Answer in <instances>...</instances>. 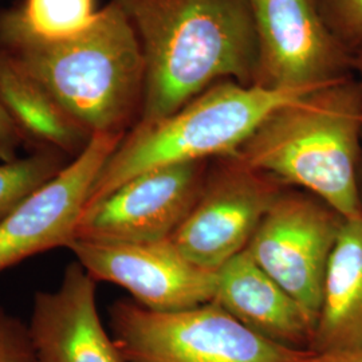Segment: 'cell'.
<instances>
[{
	"label": "cell",
	"instance_id": "5",
	"mask_svg": "<svg viewBox=\"0 0 362 362\" xmlns=\"http://www.w3.org/2000/svg\"><path fill=\"white\" fill-rule=\"evenodd\" d=\"M110 329L127 362H300L310 353L260 336L214 300L155 311L121 299L110 308Z\"/></svg>",
	"mask_w": 362,
	"mask_h": 362
},
{
	"label": "cell",
	"instance_id": "23",
	"mask_svg": "<svg viewBox=\"0 0 362 362\" xmlns=\"http://www.w3.org/2000/svg\"><path fill=\"white\" fill-rule=\"evenodd\" d=\"M358 191H360V199H361V207H362V143H361V157H360V168H358Z\"/></svg>",
	"mask_w": 362,
	"mask_h": 362
},
{
	"label": "cell",
	"instance_id": "12",
	"mask_svg": "<svg viewBox=\"0 0 362 362\" xmlns=\"http://www.w3.org/2000/svg\"><path fill=\"white\" fill-rule=\"evenodd\" d=\"M37 362H127L105 330L97 281L78 262L52 291H38L27 325Z\"/></svg>",
	"mask_w": 362,
	"mask_h": 362
},
{
	"label": "cell",
	"instance_id": "20",
	"mask_svg": "<svg viewBox=\"0 0 362 362\" xmlns=\"http://www.w3.org/2000/svg\"><path fill=\"white\" fill-rule=\"evenodd\" d=\"M23 145L22 134L0 106V161H11L19 157L18 152Z\"/></svg>",
	"mask_w": 362,
	"mask_h": 362
},
{
	"label": "cell",
	"instance_id": "4",
	"mask_svg": "<svg viewBox=\"0 0 362 362\" xmlns=\"http://www.w3.org/2000/svg\"><path fill=\"white\" fill-rule=\"evenodd\" d=\"M311 91L267 89L226 79L170 116L136 124L106 161L86 207L146 170L233 157L272 112Z\"/></svg>",
	"mask_w": 362,
	"mask_h": 362
},
{
	"label": "cell",
	"instance_id": "9",
	"mask_svg": "<svg viewBox=\"0 0 362 362\" xmlns=\"http://www.w3.org/2000/svg\"><path fill=\"white\" fill-rule=\"evenodd\" d=\"M206 179V161L146 170L85 208L76 239L109 243L170 239L192 211Z\"/></svg>",
	"mask_w": 362,
	"mask_h": 362
},
{
	"label": "cell",
	"instance_id": "14",
	"mask_svg": "<svg viewBox=\"0 0 362 362\" xmlns=\"http://www.w3.org/2000/svg\"><path fill=\"white\" fill-rule=\"evenodd\" d=\"M0 106L33 151H54L73 160L93 137L1 47Z\"/></svg>",
	"mask_w": 362,
	"mask_h": 362
},
{
	"label": "cell",
	"instance_id": "15",
	"mask_svg": "<svg viewBox=\"0 0 362 362\" xmlns=\"http://www.w3.org/2000/svg\"><path fill=\"white\" fill-rule=\"evenodd\" d=\"M362 349V218L345 219L325 275L311 351Z\"/></svg>",
	"mask_w": 362,
	"mask_h": 362
},
{
	"label": "cell",
	"instance_id": "22",
	"mask_svg": "<svg viewBox=\"0 0 362 362\" xmlns=\"http://www.w3.org/2000/svg\"><path fill=\"white\" fill-rule=\"evenodd\" d=\"M353 74L362 85V46L353 52Z\"/></svg>",
	"mask_w": 362,
	"mask_h": 362
},
{
	"label": "cell",
	"instance_id": "11",
	"mask_svg": "<svg viewBox=\"0 0 362 362\" xmlns=\"http://www.w3.org/2000/svg\"><path fill=\"white\" fill-rule=\"evenodd\" d=\"M124 137L93 134L82 153L0 221V272L45 251L69 247L94 182Z\"/></svg>",
	"mask_w": 362,
	"mask_h": 362
},
{
	"label": "cell",
	"instance_id": "6",
	"mask_svg": "<svg viewBox=\"0 0 362 362\" xmlns=\"http://www.w3.org/2000/svg\"><path fill=\"white\" fill-rule=\"evenodd\" d=\"M345 218L309 192H281L247 252L318 322L325 275ZM313 341V339H311Z\"/></svg>",
	"mask_w": 362,
	"mask_h": 362
},
{
	"label": "cell",
	"instance_id": "13",
	"mask_svg": "<svg viewBox=\"0 0 362 362\" xmlns=\"http://www.w3.org/2000/svg\"><path fill=\"white\" fill-rule=\"evenodd\" d=\"M214 302L260 336L288 348L310 350L314 327L306 313L247 251L216 272Z\"/></svg>",
	"mask_w": 362,
	"mask_h": 362
},
{
	"label": "cell",
	"instance_id": "21",
	"mask_svg": "<svg viewBox=\"0 0 362 362\" xmlns=\"http://www.w3.org/2000/svg\"><path fill=\"white\" fill-rule=\"evenodd\" d=\"M300 362H362V349L311 351Z\"/></svg>",
	"mask_w": 362,
	"mask_h": 362
},
{
	"label": "cell",
	"instance_id": "3",
	"mask_svg": "<svg viewBox=\"0 0 362 362\" xmlns=\"http://www.w3.org/2000/svg\"><path fill=\"white\" fill-rule=\"evenodd\" d=\"M361 143L362 85L353 74L272 112L233 157L358 219Z\"/></svg>",
	"mask_w": 362,
	"mask_h": 362
},
{
	"label": "cell",
	"instance_id": "8",
	"mask_svg": "<svg viewBox=\"0 0 362 362\" xmlns=\"http://www.w3.org/2000/svg\"><path fill=\"white\" fill-rule=\"evenodd\" d=\"M221 160L170 238L192 263L214 272L246 251L259 223L282 192L279 181L248 168L236 157Z\"/></svg>",
	"mask_w": 362,
	"mask_h": 362
},
{
	"label": "cell",
	"instance_id": "17",
	"mask_svg": "<svg viewBox=\"0 0 362 362\" xmlns=\"http://www.w3.org/2000/svg\"><path fill=\"white\" fill-rule=\"evenodd\" d=\"M69 157L54 151H33L11 161H0V221L25 199L65 168Z\"/></svg>",
	"mask_w": 362,
	"mask_h": 362
},
{
	"label": "cell",
	"instance_id": "16",
	"mask_svg": "<svg viewBox=\"0 0 362 362\" xmlns=\"http://www.w3.org/2000/svg\"><path fill=\"white\" fill-rule=\"evenodd\" d=\"M16 23L42 40L76 37L94 22L97 0H25L8 10Z\"/></svg>",
	"mask_w": 362,
	"mask_h": 362
},
{
	"label": "cell",
	"instance_id": "7",
	"mask_svg": "<svg viewBox=\"0 0 362 362\" xmlns=\"http://www.w3.org/2000/svg\"><path fill=\"white\" fill-rule=\"evenodd\" d=\"M258 39L255 85L315 90L353 76V52L326 23L317 0H248Z\"/></svg>",
	"mask_w": 362,
	"mask_h": 362
},
{
	"label": "cell",
	"instance_id": "10",
	"mask_svg": "<svg viewBox=\"0 0 362 362\" xmlns=\"http://www.w3.org/2000/svg\"><path fill=\"white\" fill-rule=\"evenodd\" d=\"M67 248L97 282L125 288L149 310H185L215 299L216 272L196 266L170 239L143 243L74 239Z\"/></svg>",
	"mask_w": 362,
	"mask_h": 362
},
{
	"label": "cell",
	"instance_id": "1",
	"mask_svg": "<svg viewBox=\"0 0 362 362\" xmlns=\"http://www.w3.org/2000/svg\"><path fill=\"white\" fill-rule=\"evenodd\" d=\"M143 47L141 117L151 124L177 112L220 81L255 85L258 39L248 0H113Z\"/></svg>",
	"mask_w": 362,
	"mask_h": 362
},
{
	"label": "cell",
	"instance_id": "2",
	"mask_svg": "<svg viewBox=\"0 0 362 362\" xmlns=\"http://www.w3.org/2000/svg\"><path fill=\"white\" fill-rule=\"evenodd\" d=\"M0 47L93 134L125 136L143 112L146 66L127 13L110 0L76 37L42 40L10 11L0 13Z\"/></svg>",
	"mask_w": 362,
	"mask_h": 362
},
{
	"label": "cell",
	"instance_id": "19",
	"mask_svg": "<svg viewBox=\"0 0 362 362\" xmlns=\"http://www.w3.org/2000/svg\"><path fill=\"white\" fill-rule=\"evenodd\" d=\"M0 362H37L27 325L1 308Z\"/></svg>",
	"mask_w": 362,
	"mask_h": 362
},
{
	"label": "cell",
	"instance_id": "18",
	"mask_svg": "<svg viewBox=\"0 0 362 362\" xmlns=\"http://www.w3.org/2000/svg\"><path fill=\"white\" fill-rule=\"evenodd\" d=\"M326 23L354 52L362 46V0H317Z\"/></svg>",
	"mask_w": 362,
	"mask_h": 362
}]
</instances>
